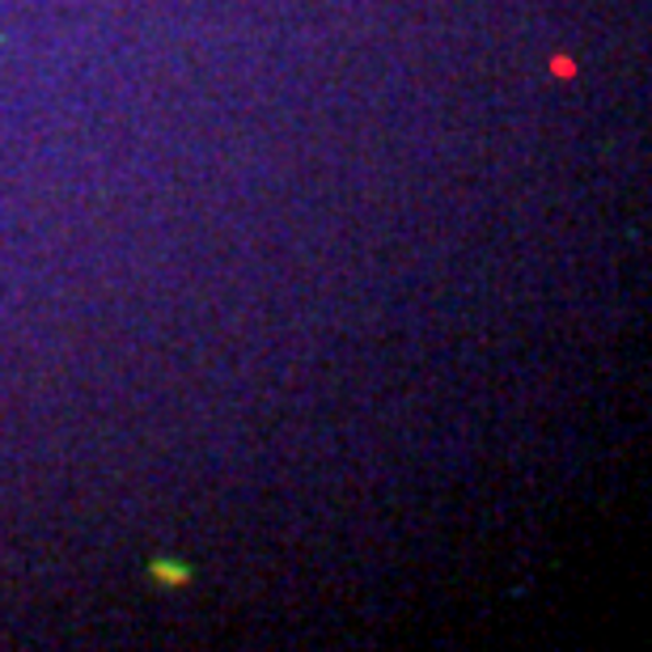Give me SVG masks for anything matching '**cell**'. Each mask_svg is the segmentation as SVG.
Instances as JSON below:
<instances>
[{
  "instance_id": "6da1fadb",
  "label": "cell",
  "mask_w": 652,
  "mask_h": 652,
  "mask_svg": "<svg viewBox=\"0 0 652 652\" xmlns=\"http://www.w3.org/2000/svg\"><path fill=\"white\" fill-rule=\"evenodd\" d=\"M153 577H158V581H170V585L191 581V572H187L183 563H170V559H158V563H153Z\"/></svg>"
}]
</instances>
